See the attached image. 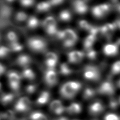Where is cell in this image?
Here are the masks:
<instances>
[{"mask_svg": "<svg viewBox=\"0 0 120 120\" xmlns=\"http://www.w3.org/2000/svg\"><path fill=\"white\" fill-rule=\"evenodd\" d=\"M81 84L80 82L70 81L66 83L62 86L60 93L62 96L66 98H72L80 91Z\"/></svg>", "mask_w": 120, "mask_h": 120, "instance_id": "6da1fadb", "label": "cell"}, {"mask_svg": "<svg viewBox=\"0 0 120 120\" xmlns=\"http://www.w3.org/2000/svg\"><path fill=\"white\" fill-rule=\"evenodd\" d=\"M59 38L63 40L64 45L67 48L73 46L77 40L75 32L72 30L67 29L59 33Z\"/></svg>", "mask_w": 120, "mask_h": 120, "instance_id": "7a4b0ae2", "label": "cell"}, {"mask_svg": "<svg viewBox=\"0 0 120 120\" xmlns=\"http://www.w3.org/2000/svg\"><path fill=\"white\" fill-rule=\"evenodd\" d=\"M28 44L30 48L36 52H42L46 48V43L40 38H32L29 40Z\"/></svg>", "mask_w": 120, "mask_h": 120, "instance_id": "3957f363", "label": "cell"}, {"mask_svg": "<svg viewBox=\"0 0 120 120\" xmlns=\"http://www.w3.org/2000/svg\"><path fill=\"white\" fill-rule=\"evenodd\" d=\"M84 76L85 79L91 81H97L100 78V74L97 68L93 66H88L85 68Z\"/></svg>", "mask_w": 120, "mask_h": 120, "instance_id": "277c9868", "label": "cell"}, {"mask_svg": "<svg viewBox=\"0 0 120 120\" xmlns=\"http://www.w3.org/2000/svg\"><path fill=\"white\" fill-rule=\"evenodd\" d=\"M43 25L47 33L51 35L54 34L57 31L56 22L52 17H48L45 19Z\"/></svg>", "mask_w": 120, "mask_h": 120, "instance_id": "5b68a950", "label": "cell"}, {"mask_svg": "<svg viewBox=\"0 0 120 120\" xmlns=\"http://www.w3.org/2000/svg\"><path fill=\"white\" fill-rule=\"evenodd\" d=\"M8 78L10 87L14 91H18L20 87V76L16 73L12 72L8 74Z\"/></svg>", "mask_w": 120, "mask_h": 120, "instance_id": "8992f818", "label": "cell"}, {"mask_svg": "<svg viewBox=\"0 0 120 120\" xmlns=\"http://www.w3.org/2000/svg\"><path fill=\"white\" fill-rule=\"evenodd\" d=\"M98 92L104 95H111L114 93V87L110 82H105L100 85Z\"/></svg>", "mask_w": 120, "mask_h": 120, "instance_id": "52a82bcc", "label": "cell"}, {"mask_svg": "<svg viewBox=\"0 0 120 120\" xmlns=\"http://www.w3.org/2000/svg\"><path fill=\"white\" fill-rule=\"evenodd\" d=\"M73 6L75 11L78 14H84L88 10L87 5L82 0H75L74 2Z\"/></svg>", "mask_w": 120, "mask_h": 120, "instance_id": "ba28073f", "label": "cell"}, {"mask_svg": "<svg viewBox=\"0 0 120 120\" xmlns=\"http://www.w3.org/2000/svg\"><path fill=\"white\" fill-rule=\"evenodd\" d=\"M104 110V106L102 103L96 102L90 105L89 112L93 115L99 114Z\"/></svg>", "mask_w": 120, "mask_h": 120, "instance_id": "9c48e42d", "label": "cell"}, {"mask_svg": "<svg viewBox=\"0 0 120 120\" xmlns=\"http://www.w3.org/2000/svg\"><path fill=\"white\" fill-rule=\"evenodd\" d=\"M45 80L49 86H53L56 84L57 81V75L56 72L52 69H49L46 73Z\"/></svg>", "mask_w": 120, "mask_h": 120, "instance_id": "30bf717a", "label": "cell"}, {"mask_svg": "<svg viewBox=\"0 0 120 120\" xmlns=\"http://www.w3.org/2000/svg\"><path fill=\"white\" fill-rule=\"evenodd\" d=\"M118 46L116 44H108L103 48L104 54L107 56H114L118 53Z\"/></svg>", "mask_w": 120, "mask_h": 120, "instance_id": "8fae6325", "label": "cell"}, {"mask_svg": "<svg viewBox=\"0 0 120 120\" xmlns=\"http://www.w3.org/2000/svg\"><path fill=\"white\" fill-rule=\"evenodd\" d=\"M84 53L81 51H72L68 54L69 61L72 63H78L83 60Z\"/></svg>", "mask_w": 120, "mask_h": 120, "instance_id": "7c38bea8", "label": "cell"}, {"mask_svg": "<svg viewBox=\"0 0 120 120\" xmlns=\"http://www.w3.org/2000/svg\"><path fill=\"white\" fill-rule=\"evenodd\" d=\"M57 56L54 53L50 52L47 54L46 64L49 69H52L55 67L57 62Z\"/></svg>", "mask_w": 120, "mask_h": 120, "instance_id": "4fadbf2b", "label": "cell"}, {"mask_svg": "<svg viewBox=\"0 0 120 120\" xmlns=\"http://www.w3.org/2000/svg\"><path fill=\"white\" fill-rule=\"evenodd\" d=\"M67 112L70 114H78L81 111L80 105L77 103H72L66 109Z\"/></svg>", "mask_w": 120, "mask_h": 120, "instance_id": "5bb4252c", "label": "cell"}, {"mask_svg": "<svg viewBox=\"0 0 120 120\" xmlns=\"http://www.w3.org/2000/svg\"><path fill=\"white\" fill-rule=\"evenodd\" d=\"M50 98V94L47 91L42 92L38 98L37 103L39 105H44L47 103Z\"/></svg>", "mask_w": 120, "mask_h": 120, "instance_id": "9a60e30c", "label": "cell"}, {"mask_svg": "<svg viewBox=\"0 0 120 120\" xmlns=\"http://www.w3.org/2000/svg\"><path fill=\"white\" fill-rule=\"evenodd\" d=\"M92 12L93 15L97 18H101L105 16V15L103 12L100 5L95 6L92 10Z\"/></svg>", "mask_w": 120, "mask_h": 120, "instance_id": "2e32d148", "label": "cell"}, {"mask_svg": "<svg viewBox=\"0 0 120 120\" xmlns=\"http://www.w3.org/2000/svg\"><path fill=\"white\" fill-rule=\"evenodd\" d=\"M96 40V36L90 34L87 37L85 38L84 43V47L87 49H88L90 48H91L92 46L93 45L94 42Z\"/></svg>", "mask_w": 120, "mask_h": 120, "instance_id": "e0dca14e", "label": "cell"}, {"mask_svg": "<svg viewBox=\"0 0 120 120\" xmlns=\"http://www.w3.org/2000/svg\"><path fill=\"white\" fill-rule=\"evenodd\" d=\"M17 62L21 66H27L30 62V59L29 56L26 55H22L17 59Z\"/></svg>", "mask_w": 120, "mask_h": 120, "instance_id": "ac0fdd59", "label": "cell"}, {"mask_svg": "<svg viewBox=\"0 0 120 120\" xmlns=\"http://www.w3.org/2000/svg\"><path fill=\"white\" fill-rule=\"evenodd\" d=\"M14 98V95L12 94L8 93L3 94L1 98V103L4 105L8 104L13 100Z\"/></svg>", "mask_w": 120, "mask_h": 120, "instance_id": "d6986e66", "label": "cell"}, {"mask_svg": "<svg viewBox=\"0 0 120 120\" xmlns=\"http://www.w3.org/2000/svg\"><path fill=\"white\" fill-rule=\"evenodd\" d=\"M95 92L94 90L92 89L87 88L86 89L83 93V98L85 100H88L92 98L94 96Z\"/></svg>", "mask_w": 120, "mask_h": 120, "instance_id": "ffe728a7", "label": "cell"}, {"mask_svg": "<svg viewBox=\"0 0 120 120\" xmlns=\"http://www.w3.org/2000/svg\"><path fill=\"white\" fill-rule=\"evenodd\" d=\"M63 104H62V103L59 100H55L51 102L50 104V108L51 110H52L53 112H55L57 110L61 108V106H63Z\"/></svg>", "mask_w": 120, "mask_h": 120, "instance_id": "44dd1931", "label": "cell"}, {"mask_svg": "<svg viewBox=\"0 0 120 120\" xmlns=\"http://www.w3.org/2000/svg\"><path fill=\"white\" fill-rule=\"evenodd\" d=\"M51 4L50 2H41L37 6V10L39 11H45L48 10L50 8Z\"/></svg>", "mask_w": 120, "mask_h": 120, "instance_id": "7402d4cb", "label": "cell"}, {"mask_svg": "<svg viewBox=\"0 0 120 120\" xmlns=\"http://www.w3.org/2000/svg\"><path fill=\"white\" fill-rule=\"evenodd\" d=\"M71 16L70 12L67 10H64L62 11L59 15L60 19L64 21H69L71 19Z\"/></svg>", "mask_w": 120, "mask_h": 120, "instance_id": "603a6c76", "label": "cell"}, {"mask_svg": "<svg viewBox=\"0 0 120 120\" xmlns=\"http://www.w3.org/2000/svg\"><path fill=\"white\" fill-rule=\"evenodd\" d=\"M23 75L25 78L29 80H33L35 78V75L32 71L30 69H25L23 72Z\"/></svg>", "mask_w": 120, "mask_h": 120, "instance_id": "cb8c5ba5", "label": "cell"}, {"mask_svg": "<svg viewBox=\"0 0 120 120\" xmlns=\"http://www.w3.org/2000/svg\"><path fill=\"white\" fill-rule=\"evenodd\" d=\"M14 108L15 110L19 112H25V111H27L29 109V108H28V107L24 106V105L20 103L18 101L16 103V104H15Z\"/></svg>", "mask_w": 120, "mask_h": 120, "instance_id": "d4e9b609", "label": "cell"}, {"mask_svg": "<svg viewBox=\"0 0 120 120\" xmlns=\"http://www.w3.org/2000/svg\"><path fill=\"white\" fill-rule=\"evenodd\" d=\"M112 72L114 74L120 73V61L115 62L112 66Z\"/></svg>", "mask_w": 120, "mask_h": 120, "instance_id": "484cf974", "label": "cell"}, {"mask_svg": "<svg viewBox=\"0 0 120 120\" xmlns=\"http://www.w3.org/2000/svg\"><path fill=\"white\" fill-rule=\"evenodd\" d=\"M38 25V20L35 17H31L28 21V25L31 28H35Z\"/></svg>", "mask_w": 120, "mask_h": 120, "instance_id": "4316f807", "label": "cell"}, {"mask_svg": "<svg viewBox=\"0 0 120 120\" xmlns=\"http://www.w3.org/2000/svg\"><path fill=\"white\" fill-rule=\"evenodd\" d=\"M60 72L62 74L67 75L70 73L72 72L71 70L68 68V65L66 64H62L60 66Z\"/></svg>", "mask_w": 120, "mask_h": 120, "instance_id": "83f0119b", "label": "cell"}, {"mask_svg": "<svg viewBox=\"0 0 120 120\" xmlns=\"http://www.w3.org/2000/svg\"><path fill=\"white\" fill-rule=\"evenodd\" d=\"M18 102L29 108H30V106L31 104L30 100L28 98L26 97H23L20 98L18 101Z\"/></svg>", "mask_w": 120, "mask_h": 120, "instance_id": "f1b7e54d", "label": "cell"}, {"mask_svg": "<svg viewBox=\"0 0 120 120\" xmlns=\"http://www.w3.org/2000/svg\"><path fill=\"white\" fill-rule=\"evenodd\" d=\"M104 120H120V117L114 113H109L104 117Z\"/></svg>", "mask_w": 120, "mask_h": 120, "instance_id": "f546056e", "label": "cell"}, {"mask_svg": "<svg viewBox=\"0 0 120 120\" xmlns=\"http://www.w3.org/2000/svg\"><path fill=\"white\" fill-rule=\"evenodd\" d=\"M79 25L80 28L85 30H89L90 27H91V25L89 24V23H88L87 21L83 20L80 21L79 22Z\"/></svg>", "mask_w": 120, "mask_h": 120, "instance_id": "4dcf8cb0", "label": "cell"}, {"mask_svg": "<svg viewBox=\"0 0 120 120\" xmlns=\"http://www.w3.org/2000/svg\"><path fill=\"white\" fill-rule=\"evenodd\" d=\"M8 40L11 41V43L17 42V36L16 34L12 32H10L8 34Z\"/></svg>", "mask_w": 120, "mask_h": 120, "instance_id": "1f68e13d", "label": "cell"}, {"mask_svg": "<svg viewBox=\"0 0 120 120\" xmlns=\"http://www.w3.org/2000/svg\"><path fill=\"white\" fill-rule=\"evenodd\" d=\"M2 116L4 119L13 120L14 117V114L13 112H12V111H8L5 113H3V115H2Z\"/></svg>", "mask_w": 120, "mask_h": 120, "instance_id": "d6a6232c", "label": "cell"}, {"mask_svg": "<svg viewBox=\"0 0 120 120\" xmlns=\"http://www.w3.org/2000/svg\"><path fill=\"white\" fill-rule=\"evenodd\" d=\"M27 18V14L23 12L18 13H17L16 16V20L19 21H21V22L26 20Z\"/></svg>", "mask_w": 120, "mask_h": 120, "instance_id": "836d02e7", "label": "cell"}, {"mask_svg": "<svg viewBox=\"0 0 120 120\" xmlns=\"http://www.w3.org/2000/svg\"><path fill=\"white\" fill-rule=\"evenodd\" d=\"M35 120H48L47 117L43 114V113L36 112V116H35Z\"/></svg>", "mask_w": 120, "mask_h": 120, "instance_id": "e575fe53", "label": "cell"}, {"mask_svg": "<svg viewBox=\"0 0 120 120\" xmlns=\"http://www.w3.org/2000/svg\"><path fill=\"white\" fill-rule=\"evenodd\" d=\"M11 48L13 51H20L22 49V46L18 42H15L13 43H11Z\"/></svg>", "mask_w": 120, "mask_h": 120, "instance_id": "d590c367", "label": "cell"}, {"mask_svg": "<svg viewBox=\"0 0 120 120\" xmlns=\"http://www.w3.org/2000/svg\"><path fill=\"white\" fill-rule=\"evenodd\" d=\"M37 86L35 85H29L26 87V91L29 94H32L36 91Z\"/></svg>", "mask_w": 120, "mask_h": 120, "instance_id": "8d00e7d4", "label": "cell"}, {"mask_svg": "<svg viewBox=\"0 0 120 120\" xmlns=\"http://www.w3.org/2000/svg\"><path fill=\"white\" fill-rule=\"evenodd\" d=\"M119 105V102L116 100L112 99L109 102V105L111 108L113 109H115L117 108Z\"/></svg>", "mask_w": 120, "mask_h": 120, "instance_id": "74e56055", "label": "cell"}, {"mask_svg": "<svg viewBox=\"0 0 120 120\" xmlns=\"http://www.w3.org/2000/svg\"><path fill=\"white\" fill-rule=\"evenodd\" d=\"M8 49L5 47H1L0 48V57L4 56L8 53Z\"/></svg>", "mask_w": 120, "mask_h": 120, "instance_id": "f35d334b", "label": "cell"}, {"mask_svg": "<svg viewBox=\"0 0 120 120\" xmlns=\"http://www.w3.org/2000/svg\"><path fill=\"white\" fill-rule=\"evenodd\" d=\"M87 56L91 59H94L96 56V51L93 50H89L87 53Z\"/></svg>", "mask_w": 120, "mask_h": 120, "instance_id": "ab89813d", "label": "cell"}, {"mask_svg": "<svg viewBox=\"0 0 120 120\" xmlns=\"http://www.w3.org/2000/svg\"><path fill=\"white\" fill-rule=\"evenodd\" d=\"M34 0H21V3L23 6H30L33 3Z\"/></svg>", "mask_w": 120, "mask_h": 120, "instance_id": "60d3db41", "label": "cell"}, {"mask_svg": "<svg viewBox=\"0 0 120 120\" xmlns=\"http://www.w3.org/2000/svg\"><path fill=\"white\" fill-rule=\"evenodd\" d=\"M64 0H50V3L51 5H57L61 4Z\"/></svg>", "mask_w": 120, "mask_h": 120, "instance_id": "b9f144b4", "label": "cell"}, {"mask_svg": "<svg viewBox=\"0 0 120 120\" xmlns=\"http://www.w3.org/2000/svg\"><path fill=\"white\" fill-rule=\"evenodd\" d=\"M5 67L4 66V65H3L2 64L0 63V76L4 73V71H5Z\"/></svg>", "mask_w": 120, "mask_h": 120, "instance_id": "7bdbcfd3", "label": "cell"}, {"mask_svg": "<svg viewBox=\"0 0 120 120\" xmlns=\"http://www.w3.org/2000/svg\"><path fill=\"white\" fill-rule=\"evenodd\" d=\"M116 9H117V11H118L120 13V4H118V5H117V6H116Z\"/></svg>", "mask_w": 120, "mask_h": 120, "instance_id": "ee69618b", "label": "cell"}, {"mask_svg": "<svg viewBox=\"0 0 120 120\" xmlns=\"http://www.w3.org/2000/svg\"><path fill=\"white\" fill-rule=\"evenodd\" d=\"M116 24V26H118L120 28V20H119L117 21Z\"/></svg>", "mask_w": 120, "mask_h": 120, "instance_id": "f6af8a7d", "label": "cell"}, {"mask_svg": "<svg viewBox=\"0 0 120 120\" xmlns=\"http://www.w3.org/2000/svg\"><path fill=\"white\" fill-rule=\"evenodd\" d=\"M117 85L120 87V80L118 81V82H117Z\"/></svg>", "mask_w": 120, "mask_h": 120, "instance_id": "bcb514c9", "label": "cell"}, {"mask_svg": "<svg viewBox=\"0 0 120 120\" xmlns=\"http://www.w3.org/2000/svg\"><path fill=\"white\" fill-rule=\"evenodd\" d=\"M112 1H113V2H116V1H117V0H112Z\"/></svg>", "mask_w": 120, "mask_h": 120, "instance_id": "7dc6e473", "label": "cell"}, {"mask_svg": "<svg viewBox=\"0 0 120 120\" xmlns=\"http://www.w3.org/2000/svg\"><path fill=\"white\" fill-rule=\"evenodd\" d=\"M1 83H0V90H1Z\"/></svg>", "mask_w": 120, "mask_h": 120, "instance_id": "c3c4849f", "label": "cell"}, {"mask_svg": "<svg viewBox=\"0 0 120 120\" xmlns=\"http://www.w3.org/2000/svg\"><path fill=\"white\" fill-rule=\"evenodd\" d=\"M8 1H13V0H8Z\"/></svg>", "mask_w": 120, "mask_h": 120, "instance_id": "681fc988", "label": "cell"}, {"mask_svg": "<svg viewBox=\"0 0 120 120\" xmlns=\"http://www.w3.org/2000/svg\"><path fill=\"white\" fill-rule=\"evenodd\" d=\"M119 103H120V99H119Z\"/></svg>", "mask_w": 120, "mask_h": 120, "instance_id": "f907efd6", "label": "cell"}]
</instances>
